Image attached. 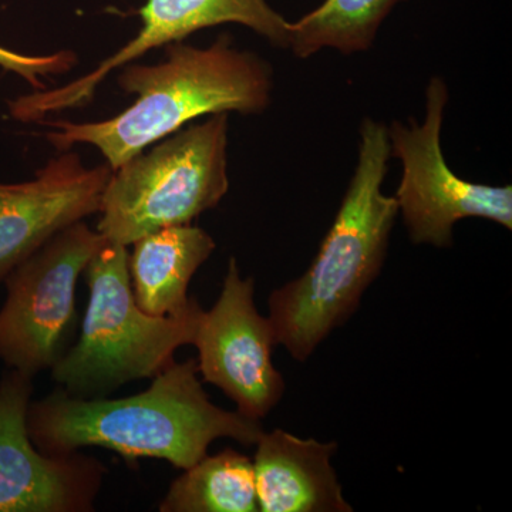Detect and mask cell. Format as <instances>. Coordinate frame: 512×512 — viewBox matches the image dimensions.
Returning <instances> with one entry per match:
<instances>
[{
  "mask_svg": "<svg viewBox=\"0 0 512 512\" xmlns=\"http://www.w3.org/2000/svg\"><path fill=\"white\" fill-rule=\"evenodd\" d=\"M28 431L37 450L47 456L103 447L127 463L156 458L180 470L207 456L215 440L254 446L264 433L261 420L211 402L195 359L171 363L148 389L123 399H79L57 387L30 402Z\"/></svg>",
  "mask_w": 512,
  "mask_h": 512,
  "instance_id": "1",
  "label": "cell"
},
{
  "mask_svg": "<svg viewBox=\"0 0 512 512\" xmlns=\"http://www.w3.org/2000/svg\"><path fill=\"white\" fill-rule=\"evenodd\" d=\"M117 83L137 97L130 107L93 123L42 120L53 128L46 133L47 143L59 153L90 144L116 170L198 117L264 113L272 100L274 72L265 59L238 49L224 33L208 47L171 43L157 64L128 63Z\"/></svg>",
  "mask_w": 512,
  "mask_h": 512,
  "instance_id": "2",
  "label": "cell"
},
{
  "mask_svg": "<svg viewBox=\"0 0 512 512\" xmlns=\"http://www.w3.org/2000/svg\"><path fill=\"white\" fill-rule=\"evenodd\" d=\"M389 158L387 127L363 120L355 173L318 254L299 278L269 295L276 345L298 362L348 322L382 272L399 215L396 198L382 191Z\"/></svg>",
  "mask_w": 512,
  "mask_h": 512,
  "instance_id": "3",
  "label": "cell"
},
{
  "mask_svg": "<svg viewBox=\"0 0 512 512\" xmlns=\"http://www.w3.org/2000/svg\"><path fill=\"white\" fill-rule=\"evenodd\" d=\"M128 247L107 241L83 276L89 303L76 342L50 372L57 386L79 399L109 397L124 384L153 379L192 345L202 313L197 299L181 316L141 311L131 289Z\"/></svg>",
  "mask_w": 512,
  "mask_h": 512,
  "instance_id": "4",
  "label": "cell"
},
{
  "mask_svg": "<svg viewBox=\"0 0 512 512\" xmlns=\"http://www.w3.org/2000/svg\"><path fill=\"white\" fill-rule=\"evenodd\" d=\"M228 113L175 131L113 170L97 231L113 244H134L158 229L191 224L229 190Z\"/></svg>",
  "mask_w": 512,
  "mask_h": 512,
  "instance_id": "5",
  "label": "cell"
},
{
  "mask_svg": "<svg viewBox=\"0 0 512 512\" xmlns=\"http://www.w3.org/2000/svg\"><path fill=\"white\" fill-rule=\"evenodd\" d=\"M106 242L97 229L76 222L6 276L0 308V362L6 369L35 379L69 352L80 328L77 282Z\"/></svg>",
  "mask_w": 512,
  "mask_h": 512,
  "instance_id": "6",
  "label": "cell"
},
{
  "mask_svg": "<svg viewBox=\"0 0 512 512\" xmlns=\"http://www.w3.org/2000/svg\"><path fill=\"white\" fill-rule=\"evenodd\" d=\"M448 101L446 83L433 77L426 90L423 123L394 121L387 127L390 157L403 173L396 201L416 245L451 247L453 229L466 218H484L512 229V187L470 183L448 167L441 150V126Z\"/></svg>",
  "mask_w": 512,
  "mask_h": 512,
  "instance_id": "7",
  "label": "cell"
},
{
  "mask_svg": "<svg viewBox=\"0 0 512 512\" xmlns=\"http://www.w3.org/2000/svg\"><path fill=\"white\" fill-rule=\"evenodd\" d=\"M254 295V278H242L231 256L220 298L202 311L192 345L202 380L227 394L242 416L261 420L281 402L285 380L272 363L274 328Z\"/></svg>",
  "mask_w": 512,
  "mask_h": 512,
  "instance_id": "8",
  "label": "cell"
},
{
  "mask_svg": "<svg viewBox=\"0 0 512 512\" xmlns=\"http://www.w3.org/2000/svg\"><path fill=\"white\" fill-rule=\"evenodd\" d=\"M136 15L143 26L131 42L72 83L52 90H35L10 101L12 119L40 123L60 111L84 107L111 72L150 50L184 42L198 30L238 23L276 47H288L289 22L266 0H147Z\"/></svg>",
  "mask_w": 512,
  "mask_h": 512,
  "instance_id": "9",
  "label": "cell"
},
{
  "mask_svg": "<svg viewBox=\"0 0 512 512\" xmlns=\"http://www.w3.org/2000/svg\"><path fill=\"white\" fill-rule=\"evenodd\" d=\"M33 379L5 369L0 377V512H90L107 468L76 451L47 456L28 431Z\"/></svg>",
  "mask_w": 512,
  "mask_h": 512,
  "instance_id": "10",
  "label": "cell"
},
{
  "mask_svg": "<svg viewBox=\"0 0 512 512\" xmlns=\"http://www.w3.org/2000/svg\"><path fill=\"white\" fill-rule=\"evenodd\" d=\"M109 164L87 168L67 150L29 181L0 184V284L53 235L99 214Z\"/></svg>",
  "mask_w": 512,
  "mask_h": 512,
  "instance_id": "11",
  "label": "cell"
},
{
  "mask_svg": "<svg viewBox=\"0 0 512 512\" xmlns=\"http://www.w3.org/2000/svg\"><path fill=\"white\" fill-rule=\"evenodd\" d=\"M254 473L259 511L352 512L332 466L335 441L301 439L275 429L256 441Z\"/></svg>",
  "mask_w": 512,
  "mask_h": 512,
  "instance_id": "12",
  "label": "cell"
},
{
  "mask_svg": "<svg viewBox=\"0 0 512 512\" xmlns=\"http://www.w3.org/2000/svg\"><path fill=\"white\" fill-rule=\"evenodd\" d=\"M128 254L134 299L151 316H181L195 298L188 296L192 276L214 252V238L194 225H175L144 235Z\"/></svg>",
  "mask_w": 512,
  "mask_h": 512,
  "instance_id": "13",
  "label": "cell"
},
{
  "mask_svg": "<svg viewBox=\"0 0 512 512\" xmlns=\"http://www.w3.org/2000/svg\"><path fill=\"white\" fill-rule=\"evenodd\" d=\"M161 512H256L254 464L232 448L201 458L175 478Z\"/></svg>",
  "mask_w": 512,
  "mask_h": 512,
  "instance_id": "14",
  "label": "cell"
},
{
  "mask_svg": "<svg viewBox=\"0 0 512 512\" xmlns=\"http://www.w3.org/2000/svg\"><path fill=\"white\" fill-rule=\"evenodd\" d=\"M402 0H325L319 8L289 23L288 47L299 59L322 49L366 52L380 26Z\"/></svg>",
  "mask_w": 512,
  "mask_h": 512,
  "instance_id": "15",
  "label": "cell"
},
{
  "mask_svg": "<svg viewBox=\"0 0 512 512\" xmlns=\"http://www.w3.org/2000/svg\"><path fill=\"white\" fill-rule=\"evenodd\" d=\"M79 63L73 50L64 49L45 56H30L0 46V67L6 72L18 74L35 90L47 89L43 79L66 74Z\"/></svg>",
  "mask_w": 512,
  "mask_h": 512,
  "instance_id": "16",
  "label": "cell"
}]
</instances>
